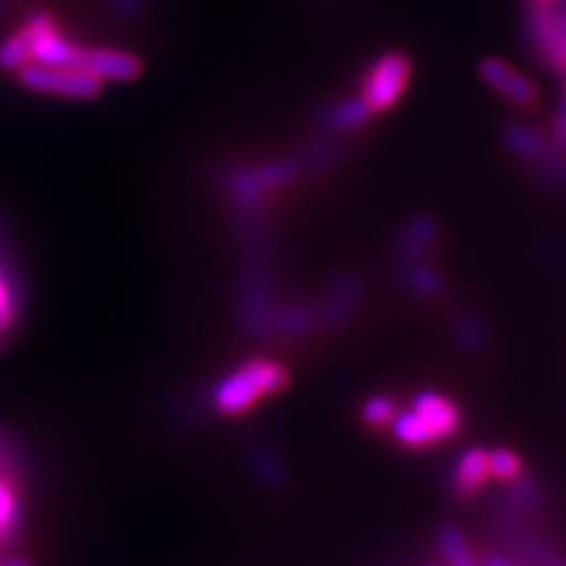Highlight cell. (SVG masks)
<instances>
[{
  "label": "cell",
  "mask_w": 566,
  "mask_h": 566,
  "mask_svg": "<svg viewBox=\"0 0 566 566\" xmlns=\"http://www.w3.org/2000/svg\"><path fill=\"white\" fill-rule=\"evenodd\" d=\"M291 385V370L281 361L251 359L222 378L212 392V406L222 416H241L262 399L283 392Z\"/></svg>",
  "instance_id": "6da1fadb"
},
{
  "label": "cell",
  "mask_w": 566,
  "mask_h": 566,
  "mask_svg": "<svg viewBox=\"0 0 566 566\" xmlns=\"http://www.w3.org/2000/svg\"><path fill=\"white\" fill-rule=\"evenodd\" d=\"M27 91L39 95H55L66 99H95L102 95L104 83L85 69H62V66H45L39 62H29L17 71Z\"/></svg>",
  "instance_id": "7a4b0ae2"
},
{
  "label": "cell",
  "mask_w": 566,
  "mask_h": 566,
  "mask_svg": "<svg viewBox=\"0 0 566 566\" xmlns=\"http://www.w3.org/2000/svg\"><path fill=\"white\" fill-rule=\"evenodd\" d=\"M411 78V60L399 50L382 52V55L368 69L364 78V97L374 106L376 114L387 112L401 99L406 85Z\"/></svg>",
  "instance_id": "3957f363"
},
{
  "label": "cell",
  "mask_w": 566,
  "mask_h": 566,
  "mask_svg": "<svg viewBox=\"0 0 566 566\" xmlns=\"http://www.w3.org/2000/svg\"><path fill=\"white\" fill-rule=\"evenodd\" d=\"M528 43L536 55L566 78V14L557 6H531Z\"/></svg>",
  "instance_id": "277c9868"
},
{
  "label": "cell",
  "mask_w": 566,
  "mask_h": 566,
  "mask_svg": "<svg viewBox=\"0 0 566 566\" xmlns=\"http://www.w3.org/2000/svg\"><path fill=\"white\" fill-rule=\"evenodd\" d=\"M480 71L482 81L493 87L495 93L503 95L507 102L517 104V106H528L534 104L538 97L536 85L531 83L522 71H517L515 66H510L507 62L499 60V57H486L476 66Z\"/></svg>",
  "instance_id": "5b68a950"
},
{
  "label": "cell",
  "mask_w": 566,
  "mask_h": 566,
  "mask_svg": "<svg viewBox=\"0 0 566 566\" xmlns=\"http://www.w3.org/2000/svg\"><path fill=\"white\" fill-rule=\"evenodd\" d=\"M81 69L91 71V74L97 76L102 83L106 81L128 83L142 74V60L135 55V52H128V50L95 48V50H85Z\"/></svg>",
  "instance_id": "8992f818"
},
{
  "label": "cell",
  "mask_w": 566,
  "mask_h": 566,
  "mask_svg": "<svg viewBox=\"0 0 566 566\" xmlns=\"http://www.w3.org/2000/svg\"><path fill=\"white\" fill-rule=\"evenodd\" d=\"M411 409L428 422V428L432 430L437 441L451 439L460 428V420H463L458 406L449 397L432 392V389H428V392H418L411 401Z\"/></svg>",
  "instance_id": "52a82bcc"
},
{
  "label": "cell",
  "mask_w": 566,
  "mask_h": 566,
  "mask_svg": "<svg viewBox=\"0 0 566 566\" xmlns=\"http://www.w3.org/2000/svg\"><path fill=\"white\" fill-rule=\"evenodd\" d=\"M505 145L507 149L515 154L517 158L531 168H536L538 164H543L551 151L557 147L553 137H545L538 128L528 126V123H510L505 126Z\"/></svg>",
  "instance_id": "ba28073f"
},
{
  "label": "cell",
  "mask_w": 566,
  "mask_h": 566,
  "mask_svg": "<svg viewBox=\"0 0 566 566\" xmlns=\"http://www.w3.org/2000/svg\"><path fill=\"white\" fill-rule=\"evenodd\" d=\"M437 241V222L428 212H418L403 224L397 239V253L401 262H418L428 258Z\"/></svg>",
  "instance_id": "9c48e42d"
},
{
  "label": "cell",
  "mask_w": 566,
  "mask_h": 566,
  "mask_svg": "<svg viewBox=\"0 0 566 566\" xmlns=\"http://www.w3.org/2000/svg\"><path fill=\"white\" fill-rule=\"evenodd\" d=\"M359 300H361V281L357 276L345 274L328 289L322 307H318V318L331 326H338L347 316H352L354 310H357Z\"/></svg>",
  "instance_id": "30bf717a"
},
{
  "label": "cell",
  "mask_w": 566,
  "mask_h": 566,
  "mask_svg": "<svg viewBox=\"0 0 566 566\" xmlns=\"http://www.w3.org/2000/svg\"><path fill=\"white\" fill-rule=\"evenodd\" d=\"M491 480L489 472V451L482 447H472L455 460L453 468V491L463 499L480 493Z\"/></svg>",
  "instance_id": "8fae6325"
},
{
  "label": "cell",
  "mask_w": 566,
  "mask_h": 566,
  "mask_svg": "<svg viewBox=\"0 0 566 566\" xmlns=\"http://www.w3.org/2000/svg\"><path fill=\"white\" fill-rule=\"evenodd\" d=\"M376 116V109L368 104L364 95L357 97H347L331 104L324 112V123L331 133H347V130H357Z\"/></svg>",
  "instance_id": "7c38bea8"
},
{
  "label": "cell",
  "mask_w": 566,
  "mask_h": 566,
  "mask_svg": "<svg viewBox=\"0 0 566 566\" xmlns=\"http://www.w3.org/2000/svg\"><path fill=\"white\" fill-rule=\"evenodd\" d=\"M316 324H322L318 318V310L310 305H289L272 312V318L268 324V335H303L310 333Z\"/></svg>",
  "instance_id": "4fadbf2b"
},
{
  "label": "cell",
  "mask_w": 566,
  "mask_h": 566,
  "mask_svg": "<svg viewBox=\"0 0 566 566\" xmlns=\"http://www.w3.org/2000/svg\"><path fill=\"white\" fill-rule=\"evenodd\" d=\"M389 430H392L399 444L409 449H428L437 444V437L428 428V422H424L413 409H399L392 422H389Z\"/></svg>",
  "instance_id": "5bb4252c"
},
{
  "label": "cell",
  "mask_w": 566,
  "mask_h": 566,
  "mask_svg": "<svg viewBox=\"0 0 566 566\" xmlns=\"http://www.w3.org/2000/svg\"><path fill=\"white\" fill-rule=\"evenodd\" d=\"M439 555L444 559V566H480L468 536L458 526H444L437 534Z\"/></svg>",
  "instance_id": "9a60e30c"
},
{
  "label": "cell",
  "mask_w": 566,
  "mask_h": 566,
  "mask_svg": "<svg viewBox=\"0 0 566 566\" xmlns=\"http://www.w3.org/2000/svg\"><path fill=\"white\" fill-rule=\"evenodd\" d=\"M401 281L406 289L420 297H437L444 291V276L424 260L401 262Z\"/></svg>",
  "instance_id": "2e32d148"
},
{
  "label": "cell",
  "mask_w": 566,
  "mask_h": 566,
  "mask_svg": "<svg viewBox=\"0 0 566 566\" xmlns=\"http://www.w3.org/2000/svg\"><path fill=\"white\" fill-rule=\"evenodd\" d=\"M22 528L20 491L6 476H0V545H10Z\"/></svg>",
  "instance_id": "e0dca14e"
},
{
  "label": "cell",
  "mask_w": 566,
  "mask_h": 566,
  "mask_svg": "<svg viewBox=\"0 0 566 566\" xmlns=\"http://www.w3.org/2000/svg\"><path fill=\"white\" fill-rule=\"evenodd\" d=\"M300 172H303V164L297 158H272L268 164L255 166V175L264 189L289 185Z\"/></svg>",
  "instance_id": "ac0fdd59"
},
{
  "label": "cell",
  "mask_w": 566,
  "mask_h": 566,
  "mask_svg": "<svg viewBox=\"0 0 566 566\" xmlns=\"http://www.w3.org/2000/svg\"><path fill=\"white\" fill-rule=\"evenodd\" d=\"M31 62V39L24 29L12 33L10 39L0 43V69L20 71Z\"/></svg>",
  "instance_id": "d6986e66"
},
{
  "label": "cell",
  "mask_w": 566,
  "mask_h": 566,
  "mask_svg": "<svg viewBox=\"0 0 566 566\" xmlns=\"http://www.w3.org/2000/svg\"><path fill=\"white\" fill-rule=\"evenodd\" d=\"M489 472L493 480L501 482H520L524 465L515 451L510 449H493L489 451Z\"/></svg>",
  "instance_id": "ffe728a7"
},
{
  "label": "cell",
  "mask_w": 566,
  "mask_h": 566,
  "mask_svg": "<svg viewBox=\"0 0 566 566\" xmlns=\"http://www.w3.org/2000/svg\"><path fill=\"white\" fill-rule=\"evenodd\" d=\"M397 411H399V406L392 397L374 395V397H368L361 406V420L368 424V428H385V424L392 422Z\"/></svg>",
  "instance_id": "44dd1931"
},
{
  "label": "cell",
  "mask_w": 566,
  "mask_h": 566,
  "mask_svg": "<svg viewBox=\"0 0 566 566\" xmlns=\"http://www.w3.org/2000/svg\"><path fill=\"white\" fill-rule=\"evenodd\" d=\"M104 6L123 20H139L149 10V0H104Z\"/></svg>",
  "instance_id": "7402d4cb"
},
{
  "label": "cell",
  "mask_w": 566,
  "mask_h": 566,
  "mask_svg": "<svg viewBox=\"0 0 566 566\" xmlns=\"http://www.w3.org/2000/svg\"><path fill=\"white\" fill-rule=\"evenodd\" d=\"M458 338L463 340V343H468V347H474L476 340H482V333L476 331V322H472V318H460Z\"/></svg>",
  "instance_id": "603a6c76"
},
{
  "label": "cell",
  "mask_w": 566,
  "mask_h": 566,
  "mask_svg": "<svg viewBox=\"0 0 566 566\" xmlns=\"http://www.w3.org/2000/svg\"><path fill=\"white\" fill-rule=\"evenodd\" d=\"M480 566H520V564H515V562L503 557V555H486V557L480 562Z\"/></svg>",
  "instance_id": "cb8c5ba5"
},
{
  "label": "cell",
  "mask_w": 566,
  "mask_h": 566,
  "mask_svg": "<svg viewBox=\"0 0 566 566\" xmlns=\"http://www.w3.org/2000/svg\"><path fill=\"white\" fill-rule=\"evenodd\" d=\"M0 566H33L27 557H3L0 559Z\"/></svg>",
  "instance_id": "d4e9b609"
},
{
  "label": "cell",
  "mask_w": 566,
  "mask_h": 566,
  "mask_svg": "<svg viewBox=\"0 0 566 566\" xmlns=\"http://www.w3.org/2000/svg\"><path fill=\"white\" fill-rule=\"evenodd\" d=\"M559 3V0H531V6H557Z\"/></svg>",
  "instance_id": "484cf974"
},
{
  "label": "cell",
  "mask_w": 566,
  "mask_h": 566,
  "mask_svg": "<svg viewBox=\"0 0 566 566\" xmlns=\"http://www.w3.org/2000/svg\"><path fill=\"white\" fill-rule=\"evenodd\" d=\"M562 109H566V87H564V99H562Z\"/></svg>",
  "instance_id": "4316f807"
},
{
  "label": "cell",
  "mask_w": 566,
  "mask_h": 566,
  "mask_svg": "<svg viewBox=\"0 0 566 566\" xmlns=\"http://www.w3.org/2000/svg\"><path fill=\"white\" fill-rule=\"evenodd\" d=\"M0 345H3V335H0Z\"/></svg>",
  "instance_id": "83f0119b"
},
{
  "label": "cell",
  "mask_w": 566,
  "mask_h": 566,
  "mask_svg": "<svg viewBox=\"0 0 566 566\" xmlns=\"http://www.w3.org/2000/svg\"><path fill=\"white\" fill-rule=\"evenodd\" d=\"M430 566H441V564H430Z\"/></svg>",
  "instance_id": "f1b7e54d"
}]
</instances>
